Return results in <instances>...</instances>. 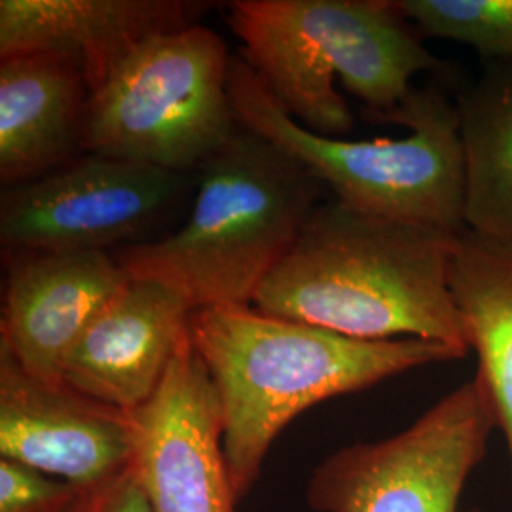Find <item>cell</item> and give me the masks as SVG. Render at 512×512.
Listing matches in <instances>:
<instances>
[{
  "mask_svg": "<svg viewBox=\"0 0 512 512\" xmlns=\"http://www.w3.org/2000/svg\"><path fill=\"white\" fill-rule=\"evenodd\" d=\"M186 190L188 175L84 152L2 190L0 241L6 255L126 249L145 243Z\"/></svg>",
  "mask_w": 512,
  "mask_h": 512,
  "instance_id": "cell-8",
  "label": "cell"
},
{
  "mask_svg": "<svg viewBox=\"0 0 512 512\" xmlns=\"http://www.w3.org/2000/svg\"><path fill=\"white\" fill-rule=\"evenodd\" d=\"M78 492L63 480L0 459V512H71Z\"/></svg>",
  "mask_w": 512,
  "mask_h": 512,
  "instance_id": "cell-18",
  "label": "cell"
},
{
  "mask_svg": "<svg viewBox=\"0 0 512 512\" xmlns=\"http://www.w3.org/2000/svg\"><path fill=\"white\" fill-rule=\"evenodd\" d=\"M131 421L129 471L150 511L236 512L219 393L190 336Z\"/></svg>",
  "mask_w": 512,
  "mask_h": 512,
  "instance_id": "cell-9",
  "label": "cell"
},
{
  "mask_svg": "<svg viewBox=\"0 0 512 512\" xmlns=\"http://www.w3.org/2000/svg\"><path fill=\"white\" fill-rule=\"evenodd\" d=\"M228 92L239 126L293 156L336 202L450 234L467 228L459 110L439 86L412 88L397 109L374 120L403 126L410 131L406 137L372 141L302 128L241 54L230 59Z\"/></svg>",
  "mask_w": 512,
  "mask_h": 512,
  "instance_id": "cell-5",
  "label": "cell"
},
{
  "mask_svg": "<svg viewBox=\"0 0 512 512\" xmlns=\"http://www.w3.org/2000/svg\"><path fill=\"white\" fill-rule=\"evenodd\" d=\"M323 190L293 156L239 126L198 169L196 198L183 226L114 256L129 277L164 283L194 310L253 306Z\"/></svg>",
  "mask_w": 512,
  "mask_h": 512,
  "instance_id": "cell-3",
  "label": "cell"
},
{
  "mask_svg": "<svg viewBox=\"0 0 512 512\" xmlns=\"http://www.w3.org/2000/svg\"><path fill=\"white\" fill-rule=\"evenodd\" d=\"M458 234L321 202L253 308L359 340L418 338L471 351L450 291Z\"/></svg>",
  "mask_w": 512,
  "mask_h": 512,
  "instance_id": "cell-1",
  "label": "cell"
},
{
  "mask_svg": "<svg viewBox=\"0 0 512 512\" xmlns=\"http://www.w3.org/2000/svg\"><path fill=\"white\" fill-rule=\"evenodd\" d=\"M131 412L44 382L0 348V459L88 490L129 469Z\"/></svg>",
  "mask_w": 512,
  "mask_h": 512,
  "instance_id": "cell-10",
  "label": "cell"
},
{
  "mask_svg": "<svg viewBox=\"0 0 512 512\" xmlns=\"http://www.w3.org/2000/svg\"><path fill=\"white\" fill-rule=\"evenodd\" d=\"M71 512H152L147 497L131 471L80 490Z\"/></svg>",
  "mask_w": 512,
  "mask_h": 512,
  "instance_id": "cell-19",
  "label": "cell"
},
{
  "mask_svg": "<svg viewBox=\"0 0 512 512\" xmlns=\"http://www.w3.org/2000/svg\"><path fill=\"white\" fill-rule=\"evenodd\" d=\"M425 37L475 48L486 61L512 59V0H393Z\"/></svg>",
  "mask_w": 512,
  "mask_h": 512,
  "instance_id": "cell-17",
  "label": "cell"
},
{
  "mask_svg": "<svg viewBox=\"0 0 512 512\" xmlns=\"http://www.w3.org/2000/svg\"><path fill=\"white\" fill-rule=\"evenodd\" d=\"M228 23L239 54L302 128L344 139L355 116L336 76L376 120L440 61L393 0H236Z\"/></svg>",
  "mask_w": 512,
  "mask_h": 512,
  "instance_id": "cell-4",
  "label": "cell"
},
{
  "mask_svg": "<svg viewBox=\"0 0 512 512\" xmlns=\"http://www.w3.org/2000/svg\"><path fill=\"white\" fill-rule=\"evenodd\" d=\"M471 512H482V511H478V509H473V511Z\"/></svg>",
  "mask_w": 512,
  "mask_h": 512,
  "instance_id": "cell-20",
  "label": "cell"
},
{
  "mask_svg": "<svg viewBox=\"0 0 512 512\" xmlns=\"http://www.w3.org/2000/svg\"><path fill=\"white\" fill-rule=\"evenodd\" d=\"M456 105L465 154V226L512 239V59L488 61Z\"/></svg>",
  "mask_w": 512,
  "mask_h": 512,
  "instance_id": "cell-16",
  "label": "cell"
},
{
  "mask_svg": "<svg viewBox=\"0 0 512 512\" xmlns=\"http://www.w3.org/2000/svg\"><path fill=\"white\" fill-rule=\"evenodd\" d=\"M230 59L226 42L202 23L141 44L90 93L84 152L198 171L238 133Z\"/></svg>",
  "mask_w": 512,
  "mask_h": 512,
  "instance_id": "cell-6",
  "label": "cell"
},
{
  "mask_svg": "<svg viewBox=\"0 0 512 512\" xmlns=\"http://www.w3.org/2000/svg\"><path fill=\"white\" fill-rule=\"evenodd\" d=\"M131 279L105 251L8 253L0 348L44 382H63L74 342Z\"/></svg>",
  "mask_w": 512,
  "mask_h": 512,
  "instance_id": "cell-11",
  "label": "cell"
},
{
  "mask_svg": "<svg viewBox=\"0 0 512 512\" xmlns=\"http://www.w3.org/2000/svg\"><path fill=\"white\" fill-rule=\"evenodd\" d=\"M495 427L475 376L401 433L330 454L311 473L306 501L315 512H458Z\"/></svg>",
  "mask_w": 512,
  "mask_h": 512,
  "instance_id": "cell-7",
  "label": "cell"
},
{
  "mask_svg": "<svg viewBox=\"0 0 512 512\" xmlns=\"http://www.w3.org/2000/svg\"><path fill=\"white\" fill-rule=\"evenodd\" d=\"M190 342L219 393L224 456L238 499L255 486L281 431L311 406L467 357L418 338H349L253 306L192 311Z\"/></svg>",
  "mask_w": 512,
  "mask_h": 512,
  "instance_id": "cell-2",
  "label": "cell"
},
{
  "mask_svg": "<svg viewBox=\"0 0 512 512\" xmlns=\"http://www.w3.org/2000/svg\"><path fill=\"white\" fill-rule=\"evenodd\" d=\"M192 311L175 289L131 277L74 342L61 380L101 403L137 410L188 340Z\"/></svg>",
  "mask_w": 512,
  "mask_h": 512,
  "instance_id": "cell-12",
  "label": "cell"
},
{
  "mask_svg": "<svg viewBox=\"0 0 512 512\" xmlns=\"http://www.w3.org/2000/svg\"><path fill=\"white\" fill-rule=\"evenodd\" d=\"M90 88L80 69L57 55L0 59V181L40 179L84 154Z\"/></svg>",
  "mask_w": 512,
  "mask_h": 512,
  "instance_id": "cell-14",
  "label": "cell"
},
{
  "mask_svg": "<svg viewBox=\"0 0 512 512\" xmlns=\"http://www.w3.org/2000/svg\"><path fill=\"white\" fill-rule=\"evenodd\" d=\"M188 0H2L0 59L48 54L74 63L90 93L141 44L198 23Z\"/></svg>",
  "mask_w": 512,
  "mask_h": 512,
  "instance_id": "cell-13",
  "label": "cell"
},
{
  "mask_svg": "<svg viewBox=\"0 0 512 512\" xmlns=\"http://www.w3.org/2000/svg\"><path fill=\"white\" fill-rule=\"evenodd\" d=\"M450 291L469 344L476 376L488 391L497 427L507 440L512 469V239L465 228L450 262Z\"/></svg>",
  "mask_w": 512,
  "mask_h": 512,
  "instance_id": "cell-15",
  "label": "cell"
}]
</instances>
